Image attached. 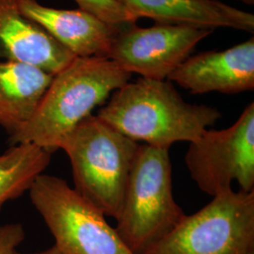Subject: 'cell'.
I'll list each match as a JSON object with an SVG mask.
<instances>
[{"label": "cell", "instance_id": "cell-1", "mask_svg": "<svg viewBox=\"0 0 254 254\" xmlns=\"http://www.w3.org/2000/svg\"><path fill=\"white\" fill-rule=\"evenodd\" d=\"M97 117L134 141L170 149L178 141H194L222 114L186 102L168 79L139 77L114 91Z\"/></svg>", "mask_w": 254, "mask_h": 254}, {"label": "cell", "instance_id": "cell-2", "mask_svg": "<svg viewBox=\"0 0 254 254\" xmlns=\"http://www.w3.org/2000/svg\"><path fill=\"white\" fill-rule=\"evenodd\" d=\"M131 73L107 58H78L55 74L32 118L10 145L29 142L53 154L64 136L130 81Z\"/></svg>", "mask_w": 254, "mask_h": 254}, {"label": "cell", "instance_id": "cell-3", "mask_svg": "<svg viewBox=\"0 0 254 254\" xmlns=\"http://www.w3.org/2000/svg\"><path fill=\"white\" fill-rule=\"evenodd\" d=\"M139 145L91 114L64 136L60 149L72 165L74 190L116 218Z\"/></svg>", "mask_w": 254, "mask_h": 254}, {"label": "cell", "instance_id": "cell-4", "mask_svg": "<svg viewBox=\"0 0 254 254\" xmlns=\"http://www.w3.org/2000/svg\"><path fill=\"white\" fill-rule=\"evenodd\" d=\"M185 217L173 196L169 149L140 144L115 218L119 236L133 254H143Z\"/></svg>", "mask_w": 254, "mask_h": 254}, {"label": "cell", "instance_id": "cell-5", "mask_svg": "<svg viewBox=\"0 0 254 254\" xmlns=\"http://www.w3.org/2000/svg\"><path fill=\"white\" fill-rule=\"evenodd\" d=\"M141 254H254V191H223Z\"/></svg>", "mask_w": 254, "mask_h": 254}, {"label": "cell", "instance_id": "cell-6", "mask_svg": "<svg viewBox=\"0 0 254 254\" xmlns=\"http://www.w3.org/2000/svg\"><path fill=\"white\" fill-rule=\"evenodd\" d=\"M29 198L64 254H134L99 209L68 183L41 174L29 189Z\"/></svg>", "mask_w": 254, "mask_h": 254}, {"label": "cell", "instance_id": "cell-7", "mask_svg": "<svg viewBox=\"0 0 254 254\" xmlns=\"http://www.w3.org/2000/svg\"><path fill=\"white\" fill-rule=\"evenodd\" d=\"M186 165L191 179L212 197L233 189L254 191V103L249 104L236 123L225 129H206L190 142Z\"/></svg>", "mask_w": 254, "mask_h": 254}, {"label": "cell", "instance_id": "cell-8", "mask_svg": "<svg viewBox=\"0 0 254 254\" xmlns=\"http://www.w3.org/2000/svg\"><path fill=\"white\" fill-rule=\"evenodd\" d=\"M214 29L187 25L156 24L123 27L115 35L108 59L127 73L164 80L190 57Z\"/></svg>", "mask_w": 254, "mask_h": 254}, {"label": "cell", "instance_id": "cell-9", "mask_svg": "<svg viewBox=\"0 0 254 254\" xmlns=\"http://www.w3.org/2000/svg\"><path fill=\"white\" fill-rule=\"evenodd\" d=\"M192 94H235L254 89V38L222 51L190 56L167 78Z\"/></svg>", "mask_w": 254, "mask_h": 254}, {"label": "cell", "instance_id": "cell-10", "mask_svg": "<svg viewBox=\"0 0 254 254\" xmlns=\"http://www.w3.org/2000/svg\"><path fill=\"white\" fill-rule=\"evenodd\" d=\"M76 57L22 14L16 0H0V61L33 65L55 75Z\"/></svg>", "mask_w": 254, "mask_h": 254}, {"label": "cell", "instance_id": "cell-11", "mask_svg": "<svg viewBox=\"0 0 254 254\" xmlns=\"http://www.w3.org/2000/svg\"><path fill=\"white\" fill-rule=\"evenodd\" d=\"M16 2L24 16L45 28L78 58H107L114 37L123 28L106 23L84 9H54L37 0Z\"/></svg>", "mask_w": 254, "mask_h": 254}, {"label": "cell", "instance_id": "cell-12", "mask_svg": "<svg viewBox=\"0 0 254 254\" xmlns=\"http://www.w3.org/2000/svg\"><path fill=\"white\" fill-rule=\"evenodd\" d=\"M137 20L216 29L228 27L254 33V15L219 0H119Z\"/></svg>", "mask_w": 254, "mask_h": 254}, {"label": "cell", "instance_id": "cell-13", "mask_svg": "<svg viewBox=\"0 0 254 254\" xmlns=\"http://www.w3.org/2000/svg\"><path fill=\"white\" fill-rule=\"evenodd\" d=\"M53 76L30 64L0 61V127L9 137L32 118Z\"/></svg>", "mask_w": 254, "mask_h": 254}, {"label": "cell", "instance_id": "cell-14", "mask_svg": "<svg viewBox=\"0 0 254 254\" xmlns=\"http://www.w3.org/2000/svg\"><path fill=\"white\" fill-rule=\"evenodd\" d=\"M52 154L29 142L10 145L0 154V210L29 190L50 163Z\"/></svg>", "mask_w": 254, "mask_h": 254}, {"label": "cell", "instance_id": "cell-15", "mask_svg": "<svg viewBox=\"0 0 254 254\" xmlns=\"http://www.w3.org/2000/svg\"><path fill=\"white\" fill-rule=\"evenodd\" d=\"M79 9L116 27H126L136 24L134 17L119 0H74Z\"/></svg>", "mask_w": 254, "mask_h": 254}, {"label": "cell", "instance_id": "cell-16", "mask_svg": "<svg viewBox=\"0 0 254 254\" xmlns=\"http://www.w3.org/2000/svg\"><path fill=\"white\" fill-rule=\"evenodd\" d=\"M25 239V230L20 223L0 225V254H15Z\"/></svg>", "mask_w": 254, "mask_h": 254}, {"label": "cell", "instance_id": "cell-17", "mask_svg": "<svg viewBox=\"0 0 254 254\" xmlns=\"http://www.w3.org/2000/svg\"><path fill=\"white\" fill-rule=\"evenodd\" d=\"M15 254H64L61 251H59V249L56 247V246H53V247H51V248H49V249H47V250H45V251H42V252H38V253H32V254H20V253H16Z\"/></svg>", "mask_w": 254, "mask_h": 254}, {"label": "cell", "instance_id": "cell-18", "mask_svg": "<svg viewBox=\"0 0 254 254\" xmlns=\"http://www.w3.org/2000/svg\"><path fill=\"white\" fill-rule=\"evenodd\" d=\"M237 1H240L242 3L248 4V5H254V0H237Z\"/></svg>", "mask_w": 254, "mask_h": 254}]
</instances>
